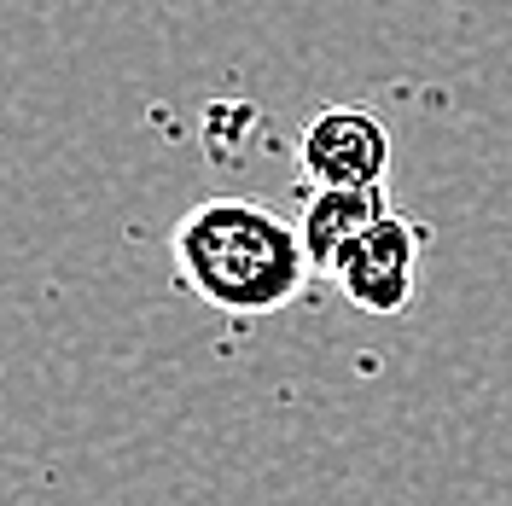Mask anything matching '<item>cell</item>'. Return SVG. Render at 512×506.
<instances>
[{"label":"cell","mask_w":512,"mask_h":506,"mask_svg":"<svg viewBox=\"0 0 512 506\" xmlns=\"http://www.w3.org/2000/svg\"><path fill=\"white\" fill-rule=\"evenodd\" d=\"M297 169H303V187H384L390 128L367 105H326L303 123Z\"/></svg>","instance_id":"3957f363"},{"label":"cell","mask_w":512,"mask_h":506,"mask_svg":"<svg viewBox=\"0 0 512 506\" xmlns=\"http://www.w3.org/2000/svg\"><path fill=\"white\" fill-rule=\"evenodd\" d=\"M181 280L222 315H280L309 280V251L297 222L274 216L256 198H204L192 204L175 239Z\"/></svg>","instance_id":"6da1fadb"},{"label":"cell","mask_w":512,"mask_h":506,"mask_svg":"<svg viewBox=\"0 0 512 506\" xmlns=\"http://www.w3.org/2000/svg\"><path fill=\"white\" fill-rule=\"evenodd\" d=\"M384 210H390V192L384 187H309V204H303V216H297L309 268H315V274H332L338 256L350 251V239L367 222H379Z\"/></svg>","instance_id":"277c9868"},{"label":"cell","mask_w":512,"mask_h":506,"mask_svg":"<svg viewBox=\"0 0 512 506\" xmlns=\"http://www.w3.org/2000/svg\"><path fill=\"white\" fill-rule=\"evenodd\" d=\"M419 245H425L419 227L390 204L379 222H367L350 239V251L338 256L332 280H338V291L350 297L355 309H367V315H402L419 291Z\"/></svg>","instance_id":"7a4b0ae2"}]
</instances>
